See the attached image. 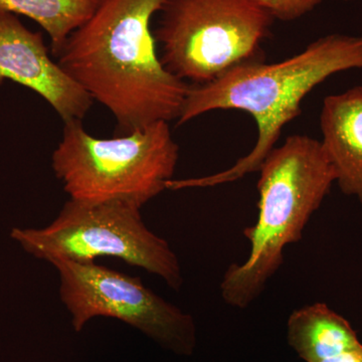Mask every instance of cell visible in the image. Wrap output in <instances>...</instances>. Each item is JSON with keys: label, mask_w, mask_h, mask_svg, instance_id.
<instances>
[{"label": "cell", "mask_w": 362, "mask_h": 362, "mask_svg": "<svg viewBox=\"0 0 362 362\" xmlns=\"http://www.w3.org/2000/svg\"><path fill=\"white\" fill-rule=\"evenodd\" d=\"M164 0H102L71 33L57 63L115 117L123 134L178 119L190 85L157 54L152 18Z\"/></svg>", "instance_id": "obj_1"}, {"label": "cell", "mask_w": 362, "mask_h": 362, "mask_svg": "<svg viewBox=\"0 0 362 362\" xmlns=\"http://www.w3.org/2000/svg\"><path fill=\"white\" fill-rule=\"evenodd\" d=\"M354 69H362V35L333 33L279 63L249 62L230 69L213 82L190 86L178 125L207 112L235 109L252 115L258 138L251 151L232 168L202 177L173 178L166 188L213 187L258 173L285 126L299 115L307 95L331 76Z\"/></svg>", "instance_id": "obj_2"}, {"label": "cell", "mask_w": 362, "mask_h": 362, "mask_svg": "<svg viewBox=\"0 0 362 362\" xmlns=\"http://www.w3.org/2000/svg\"><path fill=\"white\" fill-rule=\"evenodd\" d=\"M258 220L244 230L250 255L228 267L221 283L223 301L247 308L284 263L286 247L302 239L305 228L335 183L319 140L292 135L275 147L259 169Z\"/></svg>", "instance_id": "obj_3"}, {"label": "cell", "mask_w": 362, "mask_h": 362, "mask_svg": "<svg viewBox=\"0 0 362 362\" xmlns=\"http://www.w3.org/2000/svg\"><path fill=\"white\" fill-rule=\"evenodd\" d=\"M178 158L180 147L168 122L100 139L76 120L65 123L52 166L71 199L120 202L141 209L166 189Z\"/></svg>", "instance_id": "obj_4"}, {"label": "cell", "mask_w": 362, "mask_h": 362, "mask_svg": "<svg viewBox=\"0 0 362 362\" xmlns=\"http://www.w3.org/2000/svg\"><path fill=\"white\" fill-rule=\"evenodd\" d=\"M159 13L154 37L162 65L194 85L261 61L262 44L275 21L256 0H164Z\"/></svg>", "instance_id": "obj_5"}, {"label": "cell", "mask_w": 362, "mask_h": 362, "mask_svg": "<svg viewBox=\"0 0 362 362\" xmlns=\"http://www.w3.org/2000/svg\"><path fill=\"white\" fill-rule=\"evenodd\" d=\"M140 209L120 202H66L42 228H13L11 238L35 258L94 262L123 259L158 276L175 291L183 284L180 261L165 240L148 230Z\"/></svg>", "instance_id": "obj_6"}, {"label": "cell", "mask_w": 362, "mask_h": 362, "mask_svg": "<svg viewBox=\"0 0 362 362\" xmlns=\"http://www.w3.org/2000/svg\"><path fill=\"white\" fill-rule=\"evenodd\" d=\"M59 276V296L80 332L95 317H110L129 324L181 356H192L197 344L194 317L130 277L97 265L52 257Z\"/></svg>", "instance_id": "obj_7"}, {"label": "cell", "mask_w": 362, "mask_h": 362, "mask_svg": "<svg viewBox=\"0 0 362 362\" xmlns=\"http://www.w3.org/2000/svg\"><path fill=\"white\" fill-rule=\"evenodd\" d=\"M9 80L44 98L64 122L80 120L94 100L52 61L42 33L0 9V81Z\"/></svg>", "instance_id": "obj_8"}, {"label": "cell", "mask_w": 362, "mask_h": 362, "mask_svg": "<svg viewBox=\"0 0 362 362\" xmlns=\"http://www.w3.org/2000/svg\"><path fill=\"white\" fill-rule=\"evenodd\" d=\"M320 129L335 183L362 204V86L324 99Z\"/></svg>", "instance_id": "obj_9"}, {"label": "cell", "mask_w": 362, "mask_h": 362, "mask_svg": "<svg viewBox=\"0 0 362 362\" xmlns=\"http://www.w3.org/2000/svg\"><path fill=\"white\" fill-rule=\"evenodd\" d=\"M287 339L305 362H318L361 344L351 324L325 303L293 311L288 319Z\"/></svg>", "instance_id": "obj_10"}, {"label": "cell", "mask_w": 362, "mask_h": 362, "mask_svg": "<svg viewBox=\"0 0 362 362\" xmlns=\"http://www.w3.org/2000/svg\"><path fill=\"white\" fill-rule=\"evenodd\" d=\"M102 0H0V9L25 16L42 26L51 39L54 57L71 33L96 11Z\"/></svg>", "instance_id": "obj_11"}, {"label": "cell", "mask_w": 362, "mask_h": 362, "mask_svg": "<svg viewBox=\"0 0 362 362\" xmlns=\"http://www.w3.org/2000/svg\"><path fill=\"white\" fill-rule=\"evenodd\" d=\"M271 14L274 20L293 21L302 18L324 0H256ZM352 1V0H341Z\"/></svg>", "instance_id": "obj_12"}, {"label": "cell", "mask_w": 362, "mask_h": 362, "mask_svg": "<svg viewBox=\"0 0 362 362\" xmlns=\"http://www.w3.org/2000/svg\"><path fill=\"white\" fill-rule=\"evenodd\" d=\"M318 362H362V343L354 349L345 350Z\"/></svg>", "instance_id": "obj_13"}]
</instances>
